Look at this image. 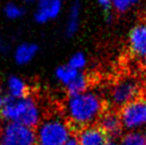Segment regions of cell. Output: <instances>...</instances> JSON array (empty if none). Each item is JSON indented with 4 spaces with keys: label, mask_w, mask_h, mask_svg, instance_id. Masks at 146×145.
I'll use <instances>...</instances> for the list:
<instances>
[{
    "label": "cell",
    "mask_w": 146,
    "mask_h": 145,
    "mask_svg": "<svg viewBox=\"0 0 146 145\" xmlns=\"http://www.w3.org/2000/svg\"><path fill=\"white\" fill-rule=\"evenodd\" d=\"M108 109V103L94 93L68 97L64 105L65 118L72 136L88 126L96 125L100 115Z\"/></svg>",
    "instance_id": "obj_1"
},
{
    "label": "cell",
    "mask_w": 146,
    "mask_h": 145,
    "mask_svg": "<svg viewBox=\"0 0 146 145\" xmlns=\"http://www.w3.org/2000/svg\"><path fill=\"white\" fill-rule=\"evenodd\" d=\"M43 109L38 99L30 93L20 99H6L0 113V119L16 122L36 129L44 118Z\"/></svg>",
    "instance_id": "obj_2"
},
{
    "label": "cell",
    "mask_w": 146,
    "mask_h": 145,
    "mask_svg": "<svg viewBox=\"0 0 146 145\" xmlns=\"http://www.w3.org/2000/svg\"><path fill=\"white\" fill-rule=\"evenodd\" d=\"M35 131L37 145H64L72 136L69 126L61 114L45 116Z\"/></svg>",
    "instance_id": "obj_3"
},
{
    "label": "cell",
    "mask_w": 146,
    "mask_h": 145,
    "mask_svg": "<svg viewBox=\"0 0 146 145\" xmlns=\"http://www.w3.org/2000/svg\"><path fill=\"white\" fill-rule=\"evenodd\" d=\"M110 95L113 109L119 111L128 103L146 95V83L133 75H125L113 83Z\"/></svg>",
    "instance_id": "obj_4"
},
{
    "label": "cell",
    "mask_w": 146,
    "mask_h": 145,
    "mask_svg": "<svg viewBox=\"0 0 146 145\" xmlns=\"http://www.w3.org/2000/svg\"><path fill=\"white\" fill-rule=\"evenodd\" d=\"M0 145H37L36 131L16 122L0 123Z\"/></svg>",
    "instance_id": "obj_5"
},
{
    "label": "cell",
    "mask_w": 146,
    "mask_h": 145,
    "mask_svg": "<svg viewBox=\"0 0 146 145\" xmlns=\"http://www.w3.org/2000/svg\"><path fill=\"white\" fill-rule=\"evenodd\" d=\"M124 128L135 129L146 124V95L130 101L118 111Z\"/></svg>",
    "instance_id": "obj_6"
},
{
    "label": "cell",
    "mask_w": 146,
    "mask_h": 145,
    "mask_svg": "<svg viewBox=\"0 0 146 145\" xmlns=\"http://www.w3.org/2000/svg\"><path fill=\"white\" fill-rule=\"evenodd\" d=\"M128 46L130 56L146 66V23L138 24L130 30Z\"/></svg>",
    "instance_id": "obj_7"
},
{
    "label": "cell",
    "mask_w": 146,
    "mask_h": 145,
    "mask_svg": "<svg viewBox=\"0 0 146 145\" xmlns=\"http://www.w3.org/2000/svg\"><path fill=\"white\" fill-rule=\"evenodd\" d=\"M33 18L37 24H46L60 15L63 7L62 0H37Z\"/></svg>",
    "instance_id": "obj_8"
},
{
    "label": "cell",
    "mask_w": 146,
    "mask_h": 145,
    "mask_svg": "<svg viewBox=\"0 0 146 145\" xmlns=\"http://www.w3.org/2000/svg\"><path fill=\"white\" fill-rule=\"evenodd\" d=\"M96 125H98L110 138L117 140L122 135L123 125L118 111L108 107L100 115Z\"/></svg>",
    "instance_id": "obj_9"
},
{
    "label": "cell",
    "mask_w": 146,
    "mask_h": 145,
    "mask_svg": "<svg viewBox=\"0 0 146 145\" xmlns=\"http://www.w3.org/2000/svg\"><path fill=\"white\" fill-rule=\"evenodd\" d=\"M4 97L6 99H20L31 93V87L24 77L16 73L7 75L3 83Z\"/></svg>",
    "instance_id": "obj_10"
},
{
    "label": "cell",
    "mask_w": 146,
    "mask_h": 145,
    "mask_svg": "<svg viewBox=\"0 0 146 145\" xmlns=\"http://www.w3.org/2000/svg\"><path fill=\"white\" fill-rule=\"evenodd\" d=\"M38 44L29 41H23V42L17 44L12 50V56L15 64L19 67H25L33 62L36 59L37 55L39 54Z\"/></svg>",
    "instance_id": "obj_11"
},
{
    "label": "cell",
    "mask_w": 146,
    "mask_h": 145,
    "mask_svg": "<svg viewBox=\"0 0 146 145\" xmlns=\"http://www.w3.org/2000/svg\"><path fill=\"white\" fill-rule=\"evenodd\" d=\"M74 136L80 145H106L110 138L96 124L84 128Z\"/></svg>",
    "instance_id": "obj_12"
},
{
    "label": "cell",
    "mask_w": 146,
    "mask_h": 145,
    "mask_svg": "<svg viewBox=\"0 0 146 145\" xmlns=\"http://www.w3.org/2000/svg\"><path fill=\"white\" fill-rule=\"evenodd\" d=\"M25 8L17 1H7L2 7L4 17L9 21H18L25 15Z\"/></svg>",
    "instance_id": "obj_13"
},
{
    "label": "cell",
    "mask_w": 146,
    "mask_h": 145,
    "mask_svg": "<svg viewBox=\"0 0 146 145\" xmlns=\"http://www.w3.org/2000/svg\"><path fill=\"white\" fill-rule=\"evenodd\" d=\"M90 81V79L88 77V75L84 73H79V75H77V77L74 81H72L69 85H66V89H67L69 97L84 93L86 89H88Z\"/></svg>",
    "instance_id": "obj_14"
},
{
    "label": "cell",
    "mask_w": 146,
    "mask_h": 145,
    "mask_svg": "<svg viewBox=\"0 0 146 145\" xmlns=\"http://www.w3.org/2000/svg\"><path fill=\"white\" fill-rule=\"evenodd\" d=\"M79 15H80V3L79 1L74 2L70 10L69 19L66 25L65 34L67 37H72L77 32L79 28Z\"/></svg>",
    "instance_id": "obj_15"
},
{
    "label": "cell",
    "mask_w": 146,
    "mask_h": 145,
    "mask_svg": "<svg viewBox=\"0 0 146 145\" xmlns=\"http://www.w3.org/2000/svg\"><path fill=\"white\" fill-rule=\"evenodd\" d=\"M78 75H79V71L71 68L69 65L60 66L55 71V77H56L57 81L65 87L69 85L72 81H74Z\"/></svg>",
    "instance_id": "obj_16"
},
{
    "label": "cell",
    "mask_w": 146,
    "mask_h": 145,
    "mask_svg": "<svg viewBox=\"0 0 146 145\" xmlns=\"http://www.w3.org/2000/svg\"><path fill=\"white\" fill-rule=\"evenodd\" d=\"M146 134L141 132H129L121 137L118 145H145Z\"/></svg>",
    "instance_id": "obj_17"
},
{
    "label": "cell",
    "mask_w": 146,
    "mask_h": 145,
    "mask_svg": "<svg viewBox=\"0 0 146 145\" xmlns=\"http://www.w3.org/2000/svg\"><path fill=\"white\" fill-rule=\"evenodd\" d=\"M71 68L75 69V70L79 71L80 69L84 68L86 65V58L82 53H77L75 54L71 59H70L69 63H68Z\"/></svg>",
    "instance_id": "obj_18"
},
{
    "label": "cell",
    "mask_w": 146,
    "mask_h": 145,
    "mask_svg": "<svg viewBox=\"0 0 146 145\" xmlns=\"http://www.w3.org/2000/svg\"><path fill=\"white\" fill-rule=\"evenodd\" d=\"M111 2L113 3L115 9L119 12H125L132 4L130 0H111Z\"/></svg>",
    "instance_id": "obj_19"
},
{
    "label": "cell",
    "mask_w": 146,
    "mask_h": 145,
    "mask_svg": "<svg viewBox=\"0 0 146 145\" xmlns=\"http://www.w3.org/2000/svg\"><path fill=\"white\" fill-rule=\"evenodd\" d=\"M98 3L100 4L102 8H104V12L106 13V15L108 16L111 9V0H98Z\"/></svg>",
    "instance_id": "obj_20"
},
{
    "label": "cell",
    "mask_w": 146,
    "mask_h": 145,
    "mask_svg": "<svg viewBox=\"0 0 146 145\" xmlns=\"http://www.w3.org/2000/svg\"><path fill=\"white\" fill-rule=\"evenodd\" d=\"M10 46L8 42L4 39H0V54H5L10 50Z\"/></svg>",
    "instance_id": "obj_21"
},
{
    "label": "cell",
    "mask_w": 146,
    "mask_h": 145,
    "mask_svg": "<svg viewBox=\"0 0 146 145\" xmlns=\"http://www.w3.org/2000/svg\"><path fill=\"white\" fill-rule=\"evenodd\" d=\"M64 145H80V144H79V142H78L77 138H76L75 136H71L70 139L68 140V141L66 142Z\"/></svg>",
    "instance_id": "obj_22"
},
{
    "label": "cell",
    "mask_w": 146,
    "mask_h": 145,
    "mask_svg": "<svg viewBox=\"0 0 146 145\" xmlns=\"http://www.w3.org/2000/svg\"><path fill=\"white\" fill-rule=\"evenodd\" d=\"M4 101H5V97H4L3 93H0V113H1V110H2V107H3Z\"/></svg>",
    "instance_id": "obj_23"
},
{
    "label": "cell",
    "mask_w": 146,
    "mask_h": 145,
    "mask_svg": "<svg viewBox=\"0 0 146 145\" xmlns=\"http://www.w3.org/2000/svg\"><path fill=\"white\" fill-rule=\"evenodd\" d=\"M37 0H17V2L21 3L22 5L23 4H31V3H36Z\"/></svg>",
    "instance_id": "obj_24"
},
{
    "label": "cell",
    "mask_w": 146,
    "mask_h": 145,
    "mask_svg": "<svg viewBox=\"0 0 146 145\" xmlns=\"http://www.w3.org/2000/svg\"><path fill=\"white\" fill-rule=\"evenodd\" d=\"M130 1H131V3H135V2H137L138 0H130Z\"/></svg>",
    "instance_id": "obj_25"
},
{
    "label": "cell",
    "mask_w": 146,
    "mask_h": 145,
    "mask_svg": "<svg viewBox=\"0 0 146 145\" xmlns=\"http://www.w3.org/2000/svg\"><path fill=\"white\" fill-rule=\"evenodd\" d=\"M144 19L146 20V8H145V10H144Z\"/></svg>",
    "instance_id": "obj_26"
},
{
    "label": "cell",
    "mask_w": 146,
    "mask_h": 145,
    "mask_svg": "<svg viewBox=\"0 0 146 145\" xmlns=\"http://www.w3.org/2000/svg\"><path fill=\"white\" fill-rule=\"evenodd\" d=\"M145 145H146V144H145Z\"/></svg>",
    "instance_id": "obj_27"
}]
</instances>
